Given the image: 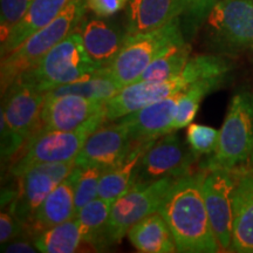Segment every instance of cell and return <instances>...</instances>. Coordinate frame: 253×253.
<instances>
[{
  "label": "cell",
  "instance_id": "cell-1",
  "mask_svg": "<svg viewBox=\"0 0 253 253\" xmlns=\"http://www.w3.org/2000/svg\"><path fill=\"white\" fill-rule=\"evenodd\" d=\"M204 175L205 170L202 169L176 178L158 209L171 231L177 252L220 251L205 207Z\"/></svg>",
  "mask_w": 253,
  "mask_h": 253
},
{
  "label": "cell",
  "instance_id": "cell-2",
  "mask_svg": "<svg viewBox=\"0 0 253 253\" xmlns=\"http://www.w3.org/2000/svg\"><path fill=\"white\" fill-rule=\"evenodd\" d=\"M230 71V63L219 55L192 56L185 68L175 77L163 81H137L123 87L119 94L106 101V123L118 121L148 104L181 94L201 79L223 77Z\"/></svg>",
  "mask_w": 253,
  "mask_h": 253
},
{
  "label": "cell",
  "instance_id": "cell-3",
  "mask_svg": "<svg viewBox=\"0 0 253 253\" xmlns=\"http://www.w3.org/2000/svg\"><path fill=\"white\" fill-rule=\"evenodd\" d=\"M87 9V0H73L54 20L31 34L14 50L1 56V95L24 73L34 67L50 49L77 30Z\"/></svg>",
  "mask_w": 253,
  "mask_h": 253
},
{
  "label": "cell",
  "instance_id": "cell-4",
  "mask_svg": "<svg viewBox=\"0 0 253 253\" xmlns=\"http://www.w3.org/2000/svg\"><path fill=\"white\" fill-rule=\"evenodd\" d=\"M100 69L88 56L77 28L15 82H26L48 93L63 84L84 80Z\"/></svg>",
  "mask_w": 253,
  "mask_h": 253
},
{
  "label": "cell",
  "instance_id": "cell-5",
  "mask_svg": "<svg viewBox=\"0 0 253 253\" xmlns=\"http://www.w3.org/2000/svg\"><path fill=\"white\" fill-rule=\"evenodd\" d=\"M106 123L104 110L74 130H49L34 132L15 155L9 168L14 177L24 175L32 168L46 163L74 161L87 138Z\"/></svg>",
  "mask_w": 253,
  "mask_h": 253
},
{
  "label": "cell",
  "instance_id": "cell-6",
  "mask_svg": "<svg viewBox=\"0 0 253 253\" xmlns=\"http://www.w3.org/2000/svg\"><path fill=\"white\" fill-rule=\"evenodd\" d=\"M252 155L253 95L243 90L233 95L216 150L202 164V169H235L245 166Z\"/></svg>",
  "mask_w": 253,
  "mask_h": 253
},
{
  "label": "cell",
  "instance_id": "cell-7",
  "mask_svg": "<svg viewBox=\"0 0 253 253\" xmlns=\"http://www.w3.org/2000/svg\"><path fill=\"white\" fill-rule=\"evenodd\" d=\"M184 42L181 19L144 33L129 34L118 56L107 67L123 87L138 80L145 68L176 43Z\"/></svg>",
  "mask_w": 253,
  "mask_h": 253
},
{
  "label": "cell",
  "instance_id": "cell-8",
  "mask_svg": "<svg viewBox=\"0 0 253 253\" xmlns=\"http://www.w3.org/2000/svg\"><path fill=\"white\" fill-rule=\"evenodd\" d=\"M205 21L209 43L218 53L253 52V0H218Z\"/></svg>",
  "mask_w": 253,
  "mask_h": 253
},
{
  "label": "cell",
  "instance_id": "cell-9",
  "mask_svg": "<svg viewBox=\"0 0 253 253\" xmlns=\"http://www.w3.org/2000/svg\"><path fill=\"white\" fill-rule=\"evenodd\" d=\"M175 177H164L153 183H134L112 205L107 227L109 246L121 242L137 221L157 212Z\"/></svg>",
  "mask_w": 253,
  "mask_h": 253
},
{
  "label": "cell",
  "instance_id": "cell-10",
  "mask_svg": "<svg viewBox=\"0 0 253 253\" xmlns=\"http://www.w3.org/2000/svg\"><path fill=\"white\" fill-rule=\"evenodd\" d=\"M198 157L178 135L169 132L154 141L142 155L134 183H153L164 177L189 175Z\"/></svg>",
  "mask_w": 253,
  "mask_h": 253
},
{
  "label": "cell",
  "instance_id": "cell-11",
  "mask_svg": "<svg viewBox=\"0 0 253 253\" xmlns=\"http://www.w3.org/2000/svg\"><path fill=\"white\" fill-rule=\"evenodd\" d=\"M74 161L63 163L40 164L17 177L18 186L9 210L23 224L30 225L34 214L50 192L74 169Z\"/></svg>",
  "mask_w": 253,
  "mask_h": 253
},
{
  "label": "cell",
  "instance_id": "cell-12",
  "mask_svg": "<svg viewBox=\"0 0 253 253\" xmlns=\"http://www.w3.org/2000/svg\"><path fill=\"white\" fill-rule=\"evenodd\" d=\"M237 184L236 169L205 170L203 196L209 219L220 251L232 246L233 194Z\"/></svg>",
  "mask_w": 253,
  "mask_h": 253
},
{
  "label": "cell",
  "instance_id": "cell-13",
  "mask_svg": "<svg viewBox=\"0 0 253 253\" xmlns=\"http://www.w3.org/2000/svg\"><path fill=\"white\" fill-rule=\"evenodd\" d=\"M136 144L121 122L104 123L87 138L74 163L82 169L97 167L106 171L123 162Z\"/></svg>",
  "mask_w": 253,
  "mask_h": 253
},
{
  "label": "cell",
  "instance_id": "cell-14",
  "mask_svg": "<svg viewBox=\"0 0 253 253\" xmlns=\"http://www.w3.org/2000/svg\"><path fill=\"white\" fill-rule=\"evenodd\" d=\"M46 93L26 82H15L2 94L1 114L21 145L38 130Z\"/></svg>",
  "mask_w": 253,
  "mask_h": 253
},
{
  "label": "cell",
  "instance_id": "cell-15",
  "mask_svg": "<svg viewBox=\"0 0 253 253\" xmlns=\"http://www.w3.org/2000/svg\"><path fill=\"white\" fill-rule=\"evenodd\" d=\"M104 101L66 94L47 97L43 103L38 131L74 130L104 110Z\"/></svg>",
  "mask_w": 253,
  "mask_h": 253
},
{
  "label": "cell",
  "instance_id": "cell-16",
  "mask_svg": "<svg viewBox=\"0 0 253 253\" xmlns=\"http://www.w3.org/2000/svg\"><path fill=\"white\" fill-rule=\"evenodd\" d=\"M87 54L100 68H107L118 56L128 38L125 26L109 18L84 19L78 27Z\"/></svg>",
  "mask_w": 253,
  "mask_h": 253
},
{
  "label": "cell",
  "instance_id": "cell-17",
  "mask_svg": "<svg viewBox=\"0 0 253 253\" xmlns=\"http://www.w3.org/2000/svg\"><path fill=\"white\" fill-rule=\"evenodd\" d=\"M183 93L148 104L118 121L126 126L134 143L157 140L173 131L177 106Z\"/></svg>",
  "mask_w": 253,
  "mask_h": 253
},
{
  "label": "cell",
  "instance_id": "cell-18",
  "mask_svg": "<svg viewBox=\"0 0 253 253\" xmlns=\"http://www.w3.org/2000/svg\"><path fill=\"white\" fill-rule=\"evenodd\" d=\"M79 171L80 168L75 166L72 172L47 196L30 225L24 230L28 237L34 239L45 230L77 217L74 196Z\"/></svg>",
  "mask_w": 253,
  "mask_h": 253
},
{
  "label": "cell",
  "instance_id": "cell-19",
  "mask_svg": "<svg viewBox=\"0 0 253 253\" xmlns=\"http://www.w3.org/2000/svg\"><path fill=\"white\" fill-rule=\"evenodd\" d=\"M185 13V0H129L125 27L128 34L150 32L170 24Z\"/></svg>",
  "mask_w": 253,
  "mask_h": 253
},
{
  "label": "cell",
  "instance_id": "cell-20",
  "mask_svg": "<svg viewBox=\"0 0 253 253\" xmlns=\"http://www.w3.org/2000/svg\"><path fill=\"white\" fill-rule=\"evenodd\" d=\"M237 184L233 194V232L231 251L253 253V173L235 168Z\"/></svg>",
  "mask_w": 253,
  "mask_h": 253
},
{
  "label": "cell",
  "instance_id": "cell-21",
  "mask_svg": "<svg viewBox=\"0 0 253 253\" xmlns=\"http://www.w3.org/2000/svg\"><path fill=\"white\" fill-rule=\"evenodd\" d=\"M73 0H33L27 13L11 31L7 39L0 46L4 56L19 47L31 34L53 21Z\"/></svg>",
  "mask_w": 253,
  "mask_h": 253
},
{
  "label": "cell",
  "instance_id": "cell-22",
  "mask_svg": "<svg viewBox=\"0 0 253 253\" xmlns=\"http://www.w3.org/2000/svg\"><path fill=\"white\" fill-rule=\"evenodd\" d=\"M132 246L142 253L177 252L173 236L160 212H154L137 221L128 231Z\"/></svg>",
  "mask_w": 253,
  "mask_h": 253
},
{
  "label": "cell",
  "instance_id": "cell-23",
  "mask_svg": "<svg viewBox=\"0 0 253 253\" xmlns=\"http://www.w3.org/2000/svg\"><path fill=\"white\" fill-rule=\"evenodd\" d=\"M156 141V140H155ZM154 141L137 143L123 162L102 173L99 185V197L114 203L134 184L135 172L142 155Z\"/></svg>",
  "mask_w": 253,
  "mask_h": 253
},
{
  "label": "cell",
  "instance_id": "cell-24",
  "mask_svg": "<svg viewBox=\"0 0 253 253\" xmlns=\"http://www.w3.org/2000/svg\"><path fill=\"white\" fill-rule=\"evenodd\" d=\"M112 205L113 203L110 202L97 197L84 205L77 214L84 236V243L95 250H103L109 246L107 227Z\"/></svg>",
  "mask_w": 253,
  "mask_h": 253
},
{
  "label": "cell",
  "instance_id": "cell-25",
  "mask_svg": "<svg viewBox=\"0 0 253 253\" xmlns=\"http://www.w3.org/2000/svg\"><path fill=\"white\" fill-rule=\"evenodd\" d=\"M122 89V84L113 78L108 69L102 68L84 80L55 88V89L46 93V96L53 97L66 94H74L87 97V99L106 102L115 96L116 94H119Z\"/></svg>",
  "mask_w": 253,
  "mask_h": 253
},
{
  "label": "cell",
  "instance_id": "cell-26",
  "mask_svg": "<svg viewBox=\"0 0 253 253\" xmlns=\"http://www.w3.org/2000/svg\"><path fill=\"white\" fill-rule=\"evenodd\" d=\"M38 251L43 253L77 252L84 243L82 230L78 218L50 227L33 239Z\"/></svg>",
  "mask_w": 253,
  "mask_h": 253
},
{
  "label": "cell",
  "instance_id": "cell-27",
  "mask_svg": "<svg viewBox=\"0 0 253 253\" xmlns=\"http://www.w3.org/2000/svg\"><path fill=\"white\" fill-rule=\"evenodd\" d=\"M227 75L223 77L204 78L192 84L184 93L181 95L177 106V113L173 121V131L188 126L194 121L196 114L199 109V104L208 94L219 88L226 80Z\"/></svg>",
  "mask_w": 253,
  "mask_h": 253
},
{
  "label": "cell",
  "instance_id": "cell-28",
  "mask_svg": "<svg viewBox=\"0 0 253 253\" xmlns=\"http://www.w3.org/2000/svg\"><path fill=\"white\" fill-rule=\"evenodd\" d=\"M191 58V46L184 42L176 43L145 68L137 81H163L179 74ZM136 81V82H137Z\"/></svg>",
  "mask_w": 253,
  "mask_h": 253
},
{
  "label": "cell",
  "instance_id": "cell-29",
  "mask_svg": "<svg viewBox=\"0 0 253 253\" xmlns=\"http://www.w3.org/2000/svg\"><path fill=\"white\" fill-rule=\"evenodd\" d=\"M103 169L97 167H89L86 169L80 168L79 176L75 184V213L78 214L84 205L90 203L95 198L99 197V185Z\"/></svg>",
  "mask_w": 253,
  "mask_h": 253
},
{
  "label": "cell",
  "instance_id": "cell-30",
  "mask_svg": "<svg viewBox=\"0 0 253 253\" xmlns=\"http://www.w3.org/2000/svg\"><path fill=\"white\" fill-rule=\"evenodd\" d=\"M219 130L212 126L190 123L186 130V142L191 150L198 156L211 155L216 150Z\"/></svg>",
  "mask_w": 253,
  "mask_h": 253
},
{
  "label": "cell",
  "instance_id": "cell-31",
  "mask_svg": "<svg viewBox=\"0 0 253 253\" xmlns=\"http://www.w3.org/2000/svg\"><path fill=\"white\" fill-rule=\"evenodd\" d=\"M33 0H0V42L7 39L24 15L27 13Z\"/></svg>",
  "mask_w": 253,
  "mask_h": 253
},
{
  "label": "cell",
  "instance_id": "cell-32",
  "mask_svg": "<svg viewBox=\"0 0 253 253\" xmlns=\"http://www.w3.org/2000/svg\"><path fill=\"white\" fill-rule=\"evenodd\" d=\"M218 0H185V18L189 31H194L207 19Z\"/></svg>",
  "mask_w": 253,
  "mask_h": 253
},
{
  "label": "cell",
  "instance_id": "cell-33",
  "mask_svg": "<svg viewBox=\"0 0 253 253\" xmlns=\"http://www.w3.org/2000/svg\"><path fill=\"white\" fill-rule=\"evenodd\" d=\"M24 232V226L21 221L14 216L11 210L1 211L0 214V243L1 245L21 236Z\"/></svg>",
  "mask_w": 253,
  "mask_h": 253
},
{
  "label": "cell",
  "instance_id": "cell-34",
  "mask_svg": "<svg viewBox=\"0 0 253 253\" xmlns=\"http://www.w3.org/2000/svg\"><path fill=\"white\" fill-rule=\"evenodd\" d=\"M129 0H87V8L96 17L110 18L126 8Z\"/></svg>",
  "mask_w": 253,
  "mask_h": 253
},
{
  "label": "cell",
  "instance_id": "cell-35",
  "mask_svg": "<svg viewBox=\"0 0 253 253\" xmlns=\"http://www.w3.org/2000/svg\"><path fill=\"white\" fill-rule=\"evenodd\" d=\"M2 252L7 253H36L38 252V249L36 244H33L30 240L26 238H15L11 242H8L7 244L1 245Z\"/></svg>",
  "mask_w": 253,
  "mask_h": 253
},
{
  "label": "cell",
  "instance_id": "cell-36",
  "mask_svg": "<svg viewBox=\"0 0 253 253\" xmlns=\"http://www.w3.org/2000/svg\"><path fill=\"white\" fill-rule=\"evenodd\" d=\"M244 168H246V169L249 170V171H251L253 173V155L251 156V158L249 160V162L245 164V166H243Z\"/></svg>",
  "mask_w": 253,
  "mask_h": 253
}]
</instances>
